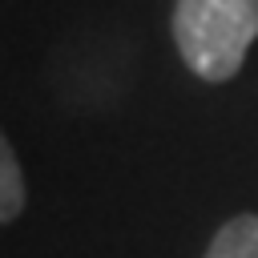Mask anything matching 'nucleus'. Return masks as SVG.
<instances>
[{
	"label": "nucleus",
	"mask_w": 258,
	"mask_h": 258,
	"mask_svg": "<svg viewBox=\"0 0 258 258\" xmlns=\"http://www.w3.org/2000/svg\"><path fill=\"white\" fill-rule=\"evenodd\" d=\"M258 36V0H177L173 40L202 81H230Z\"/></svg>",
	"instance_id": "f257e3e1"
},
{
	"label": "nucleus",
	"mask_w": 258,
	"mask_h": 258,
	"mask_svg": "<svg viewBox=\"0 0 258 258\" xmlns=\"http://www.w3.org/2000/svg\"><path fill=\"white\" fill-rule=\"evenodd\" d=\"M206 258H258V214H238V218H230V222L214 234Z\"/></svg>",
	"instance_id": "f03ea898"
},
{
	"label": "nucleus",
	"mask_w": 258,
	"mask_h": 258,
	"mask_svg": "<svg viewBox=\"0 0 258 258\" xmlns=\"http://www.w3.org/2000/svg\"><path fill=\"white\" fill-rule=\"evenodd\" d=\"M20 210H24V177H20L12 145L0 141V218L12 222Z\"/></svg>",
	"instance_id": "7ed1b4c3"
}]
</instances>
